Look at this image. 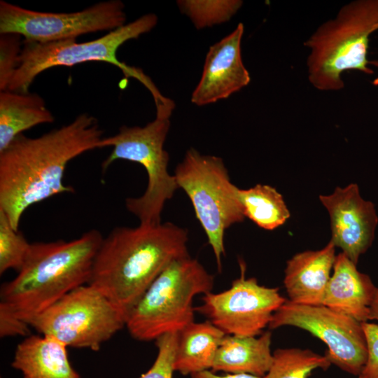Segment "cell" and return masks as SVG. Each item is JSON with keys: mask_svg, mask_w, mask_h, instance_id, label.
Here are the masks:
<instances>
[{"mask_svg": "<svg viewBox=\"0 0 378 378\" xmlns=\"http://www.w3.org/2000/svg\"><path fill=\"white\" fill-rule=\"evenodd\" d=\"M214 278L190 256L170 263L129 310L125 327L136 340H156L170 332H179L194 322L195 297L206 295Z\"/></svg>", "mask_w": 378, "mask_h": 378, "instance_id": "8992f818", "label": "cell"}, {"mask_svg": "<svg viewBox=\"0 0 378 378\" xmlns=\"http://www.w3.org/2000/svg\"><path fill=\"white\" fill-rule=\"evenodd\" d=\"M54 121V115L38 94L0 91V152L24 131Z\"/></svg>", "mask_w": 378, "mask_h": 378, "instance_id": "d6986e66", "label": "cell"}, {"mask_svg": "<svg viewBox=\"0 0 378 378\" xmlns=\"http://www.w3.org/2000/svg\"><path fill=\"white\" fill-rule=\"evenodd\" d=\"M367 344L368 357L358 378H378V324L362 323Z\"/></svg>", "mask_w": 378, "mask_h": 378, "instance_id": "4316f807", "label": "cell"}, {"mask_svg": "<svg viewBox=\"0 0 378 378\" xmlns=\"http://www.w3.org/2000/svg\"><path fill=\"white\" fill-rule=\"evenodd\" d=\"M240 276L227 290L204 295L202 304L195 308L225 335L258 336L269 326L274 314L286 299L277 288L258 284L246 277V264L239 260Z\"/></svg>", "mask_w": 378, "mask_h": 378, "instance_id": "7c38bea8", "label": "cell"}, {"mask_svg": "<svg viewBox=\"0 0 378 378\" xmlns=\"http://www.w3.org/2000/svg\"><path fill=\"white\" fill-rule=\"evenodd\" d=\"M378 30V0H354L320 24L304 42L308 49L307 78L320 91L344 88V72L371 75L368 58L370 38ZM377 65V64H376Z\"/></svg>", "mask_w": 378, "mask_h": 378, "instance_id": "5b68a950", "label": "cell"}, {"mask_svg": "<svg viewBox=\"0 0 378 378\" xmlns=\"http://www.w3.org/2000/svg\"><path fill=\"white\" fill-rule=\"evenodd\" d=\"M225 334L209 320L195 321L178 332L174 369L192 375L211 369L218 346Z\"/></svg>", "mask_w": 378, "mask_h": 378, "instance_id": "ffe728a7", "label": "cell"}, {"mask_svg": "<svg viewBox=\"0 0 378 378\" xmlns=\"http://www.w3.org/2000/svg\"><path fill=\"white\" fill-rule=\"evenodd\" d=\"M335 246L305 251L286 262L284 284L289 301L304 305H321L335 260Z\"/></svg>", "mask_w": 378, "mask_h": 378, "instance_id": "9a60e30c", "label": "cell"}, {"mask_svg": "<svg viewBox=\"0 0 378 378\" xmlns=\"http://www.w3.org/2000/svg\"><path fill=\"white\" fill-rule=\"evenodd\" d=\"M188 241L187 230L170 222L117 227L103 239L88 284L126 316L170 263L190 256Z\"/></svg>", "mask_w": 378, "mask_h": 378, "instance_id": "7a4b0ae2", "label": "cell"}, {"mask_svg": "<svg viewBox=\"0 0 378 378\" xmlns=\"http://www.w3.org/2000/svg\"><path fill=\"white\" fill-rule=\"evenodd\" d=\"M22 38L15 33L0 34V91L8 89L18 68Z\"/></svg>", "mask_w": 378, "mask_h": 378, "instance_id": "d4e9b609", "label": "cell"}, {"mask_svg": "<svg viewBox=\"0 0 378 378\" xmlns=\"http://www.w3.org/2000/svg\"><path fill=\"white\" fill-rule=\"evenodd\" d=\"M294 326L321 340L325 356L342 370L358 376L368 357L362 323L325 305L298 304L287 300L274 314L270 329Z\"/></svg>", "mask_w": 378, "mask_h": 378, "instance_id": "8fae6325", "label": "cell"}, {"mask_svg": "<svg viewBox=\"0 0 378 378\" xmlns=\"http://www.w3.org/2000/svg\"><path fill=\"white\" fill-rule=\"evenodd\" d=\"M11 366L23 378H80L72 367L67 346L48 335H28L18 344Z\"/></svg>", "mask_w": 378, "mask_h": 378, "instance_id": "e0dca14e", "label": "cell"}, {"mask_svg": "<svg viewBox=\"0 0 378 378\" xmlns=\"http://www.w3.org/2000/svg\"><path fill=\"white\" fill-rule=\"evenodd\" d=\"M103 130L85 113L40 136H18L0 152V209L19 230L24 212L50 197L74 189L63 183L67 164L98 148Z\"/></svg>", "mask_w": 378, "mask_h": 378, "instance_id": "6da1fadb", "label": "cell"}, {"mask_svg": "<svg viewBox=\"0 0 378 378\" xmlns=\"http://www.w3.org/2000/svg\"><path fill=\"white\" fill-rule=\"evenodd\" d=\"M370 320L378 321V288H377L370 308Z\"/></svg>", "mask_w": 378, "mask_h": 378, "instance_id": "f546056e", "label": "cell"}, {"mask_svg": "<svg viewBox=\"0 0 378 378\" xmlns=\"http://www.w3.org/2000/svg\"><path fill=\"white\" fill-rule=\"evenodd\" d=\"M377 287L370 277L342 252L336 255L322 304L360 323L370 320V308Z\"/></svg>", "mask_w": 378, "mask_h": 378, "instance_id": "2e32d148", "label": "cell"}, {"mask_svg": "<svg viewBox=\"0 0 378 378\" xmlns=\"http://www.w3.org/2000/svg\"><path fill=\"white\" fill-rule=\"evenodd\" d=\"M242 4L239 0L177 1L181 10L190 18L198 29L228 21L238 11Z\"/></svg>", "mask_w": 378, "mask_h": 378, "instance_id": "603a6c76", "label": "cell"}, {"mask_svg": "<svg viewBox=\"0 0 378 378\" xmlns=\"http://www.w3.org/2000/svg\"><path fill=\"white\" fill-rule=\"evenodd\" d=\"M244 25L236 29L209 48L201 78L194 90L191 102L204 106L226 99L251 81L242 58L241 44Z\"/></svg>", "mask_w": 378, "mask_h": 378, "instance_id": "5bb4252c", "label": "cell"}, {"mask_svg": "<svg viewBox=\"0 0 378 378\" xmlns=\"http://www.w3.org/2000/svg\"><path fill=\"white\" fill-rule=\"evenodd\" d=\"M178 332L167 333L155 340L157 357L150 367L139 378H172Z\"/></svg>", "mask_w": 378, "mask_h": 378, "instance_id": "484cf974", "label": "cell"}, {"mask_svg": "<svg viewBox=\"0 0 378 378\" xmlns=\"http://www.w3.org/2000/svg\"><path fill=\"white\" fill-rule=\"evenodd\" d=\"M125 6L120 0L97 3L82 10L51 13L29 10L0 1V34L15 33L38 43L76 39L80 35L113 31L125 24Z\"/></svg>", "mask_w": 378, "mask_h": 378, "instance_id": "30bf717a", "label": "cell"}, {"mask_svg": "<svg viewBox=\"0 0 378 378\" xmlns=\"http://www.w3.org/2000/svg\"><path fill=\"white\" fill-rule=\"evenodd\" d=\"M174 176L192 204L221 272L225 232L245 218L239 188L231 182L220 158L202 155L195 148L187 150Z\"/></svg>", "mask_w": 378, "mask_h": 378, "instance_id": "ba28073f", "label": "cell"}, {"mask_svg": "<svg viewBox=\"0 0 378 378\" xmlns=\"http://www.w3.org/2000/svg\"><path fill=\"white\" fill-rule=\"evenodd\" d=\"M157 22L156 15L145 14L99 38L81 43L76 39L47 43L24 39L19 66L7 90L29 92L36 76L52 67L104 62L119 68L126 78H135L143 84L154 99L157 113L171 115L174 102L164 97L141 69L126 64L117 57V51L123 43L150 31Z\"/></svg>", "mask_w": 378, "mask_h": 378, "instance_id": "277c9868", "label": "cell"}, {"mask_svg": "<svg viewBox=\"0 0 378 378\" xmlns=\"http://www.w3.org/2000/svg\"><path fill=\"white\" fill-rule=\"evenodd\" d=\"M170 127L169 118L155 117L144 127L122 126L117 134L102 138L98 148L111 146L110 155L102 164V171L118 160L140 164L148 176L144 194L125 200L127 211L142 224L162 223L165 203L178 189L175 177L168 171L169 154L164 144Z\"/></svg>", "mask_w": 378, "mask_h": 378, "instance_id": "52a82bcc", "label": "cell"}, {"mask_svg": "<svg viewBox=\"0 0 378 378\" xmlns=\"http://www.w3.org/2000/svg\"><path fill=\"white\" fill-rule=\"evenodd\" d=\"M31 327L25 321L18 318L4 307H0L1 337L29 335Z\"/></svg>", "mask_w": 378, "mask_h": 378, "instance_id": "83f0119b", "label": "cell"}, {"mask_svg": "<svg viewBox=\"0 0 378 378\" xmlns=\"http://www.w3.org/2000/svg\"><path fill=\"white\" fill-rule=\"evenodd\" d=\"M244 215L258 227L272 230L282 225L290 212L282 195L273 187L257 184L238 190Z\"/></svg>", "mask_w": 378, "mask_h": 378, "instance_id": "44dd1931", "label": "cell"}, {"mask_svg": "<svg viewBox=\"0 0 378 378\" xmlns=\"http://www.w3.org/2000/svg\"><path fill=\"white\" fill-rule=\"evenodd\" d=\"M271 342L270 331L258 336L225 335L218 346L211 370L263 377L272 363Z\"/></svg>", "mask_w": 378, "mask_h": 378, "instance_id": "ac0fdd59", "label": "cell"}, {"mask_svg": "<svg viewBox=\"0 0 378 378\" xmlns=\"http://www.w3.org/2000/svg\"><path fill=\"white\" fill-rule=\"evenodd\" d=\"M23 234L15 230L5 213L0 209V274L13 269L18 272L30 248Z\"/></svg>", "mask_w": 378, "mask_h": 378, "instance_id": "cb8c5ba5", "label": "cell"}, {"mask_svg": "<svg viewBox=\"0 0 378 378\" xmlns=\"http://www.w3.org/2000/svg\"><path fill=\"white\" fill-rule=\"evenodd\" d=\"M191 378H263L244 373H227L224 375L215 374L210 370L192 374Z\"/></svg>", "mask_w": 378, "mask_h": 378, "instance_id": "f1b7e54d", "label": "cell"}, {"mask_svg": "<svg viewBox=\"0 0 378 378\" xmlns=\"http://www.w3.org/2000/svg\"><path fill=\"white\" fill-rule=\"evenodd\" d=\"M319 198L330 216V241L357 265L374 238L378 217L374 204L362 198L356 183Z\"/></svg>", "mask_w": 378, "mask_h": 378, "instance_id": "4fadbf2b", "label": "cell"}, {"mask_svg": "<svg viewBox=\"0 0 378 378\" xmlns=\"http://www.w3.org/2000/svg\"><path fill=\"white\" fill-rule=\"evenodd\" d=\"M28 324L67 347L98 351L125 326V314L97 288L86 284L34 316Z\"/></svg>", "mask_w": 378, "mask_h": 378, "instance_id": "9c48e42d", "label": "cell"}, {"mask_svg": "<svg viewBox=\"0 0 378 378\" xmlns=\"http://www.w3.org/2000/svg\"><path fill=\"white\" fill-rule=\"evenodd\" d=\"M331 363L325 356L309 349H277L271 367L263 378H309L316 369L326 370Z\"/></svg>", "mask_w": 378, "mask_h": 378, "instance_id": "7402d4cb", "label": "cell"}, {"mask_svg": "<svg viewBox=\"0 0 378 378\" xmlns=\"http://www.w3.org/2000/svg\"><path fill=\"white\" fill-rule=\"evenodd\" d=\"M374 84H378V78L374 80Z\"/></svg>", "mask_w": 378, "mask_h": 378, "instance_id": "4dcf8cb0", "label": "cell"}, {"mask_svg": "<svg viewBox=\"0 0 378 378\" xmlns=\"http://www.w3.org/2000/svg\"><path fill=\"white\" fill-rule=\"evenodd\" d=\"M103 239L93 229L68 241L31 244L18 274L1 285L0 307L28 323L66 294L89 283Z\"/></svg>", "mask_w": 378, "mask_h": 378, "instance_id": "3957f363", "label": "cell"}]
</instances>
